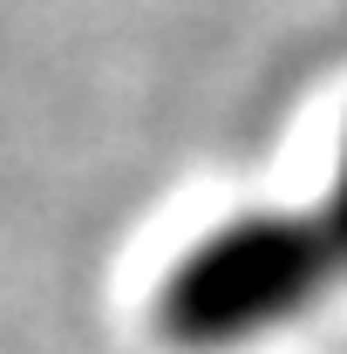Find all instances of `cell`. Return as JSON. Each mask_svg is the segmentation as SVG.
I'll use <instances>...</instances> for the list:
<instances>
[{
	"label": "cell",
	"mask_w": 347,
	"mask_h": 354,
	"mask_svg": "<svg viewBox=\"0 0 347 354\" xmlns=\"http://www.w3.org/2000/svg\"><path fill=\"white\" fill-rule=\"evenodd\" d=\"M347 266L320 218L245 212L212 225L157 286V334L184 354L245 348L272 327H293Z\"/></svg>",
	"instance_id": "obj_1"
},
{
	"label": "cell",
	"mask_w": 347,
	"mask_h": 354,
	"mask_svg": "<svg viewBox=\"0 0 347 354\" xmlns=\"http://www.w3.org/2000/svg\"><path fill=\"white\" fill-rule=\"evenodd\" d=\"M320 232H327V245H334V252H341V266H347V157H341V171H334L327 205H320Z\"/></svg>",
	"instance_id": "obj_2"
}]
</instances>
